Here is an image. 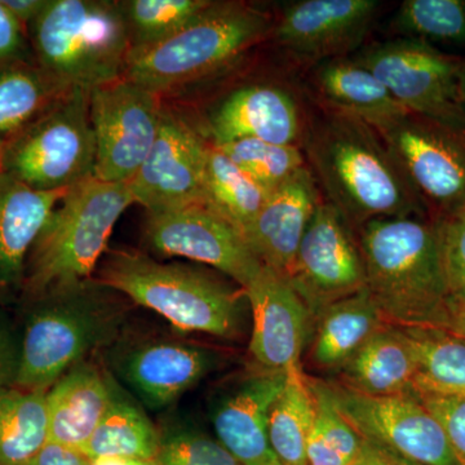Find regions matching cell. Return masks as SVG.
Segmentation results:
<instances>
[{
	"label": "cell",
	"instance_id": "cell-15",
	"mask_svg": "<svg viewBox=\"0 0 465 465\" xmlns=\"http://www.w3.org/2000/svg\"><path fill=\"white\" fill-rule=\"evenodd\" d=\"M112 347V370L150 409L173 405L219 363L215 351L176 339L118 341Z\"/></svg>",
	"mask_w": 465,
	"mask_h": 465
},
{
	"label": "cell",
	"instance_id": "cell-45",
	"mask_svg": "<svg viewBox=\"0 0 465 465\" xmlns=\"http://www.w3.org/2000/svg\"><path fill=\"white\" fill-rule=\"evenodd\" d=\"M90 460V459H88ZM88 465H157L154 461L140 460V459L128 458H100L92 459Z\"/></svg>",
	"mask_w": 465,
	"mask_h": 465
},
{
	"label": "cell",
	"instance_id": "cell-1",
	"mask_svg": "<svg viewBox=\"0 0 465 465\" xmlns=\"http://www.w3.org/2000/svg\"><path fill=\"white\" fill-rule=\"evenodd\" d=\"M308 168L351 229L391 217H428L381 134L360 119L324 109L304 131Z\"/></svg>",
	"mask_w": 465,
	"mask_h": 465
},
{
	"label": "cell",
	"instance_id": "cell-21",
	"mask_svg": "<svg viewBox=\"0 0 465 465\" xmlns=\"http://www.w3.org/2000/svg\"><path fill=\"white\" fill-rule=\"evenodd\" d=\"M213 143L253 139L298 145L302 131L295 97L273 84H253L232 92L211 115Z\"/></svg>",
	"mask_w": 465,
	"mask_h": 465
},
{
	"label": "cell",
	"instance_id": "cell-17",
	"mask_svg": "<svg viewBox=\"0 0 465 465\" xmlns=\"http://www.w3.org/2000/svg\"><path fill=\"white\" fill-rule=\"evenodd\" d=\"M251 313L250 353L268 371L304 374L302 354L314 317L284 275L262 268L244 289Z\"/></svg>",
	"mask_w": 465,
	"mask_h": 465
},
{
	"label": "cell",
	"instance_id": "cell-26",
	"mask_svg": "<svg viewBox=\"0 0 465 465\" xmlns=\"http://www.w3.org/2000/svg\"><path fill=\"white\" fill-rule=\"evenodd\" d=\"M385 322L369 291L327 305L314 321L311 358L322 371H341Z\"/></svg>",
	"mask_w": 465,
	"mask_h": 465
},
{
	"label": "cell",
	"instance_id": "cell-27",
	"mask_svg": "<svg viewBox=\"0 0 465 465\" xmlns=\"http://www.w3.org/2000/svg\"><path fill=\"white\" fill-rule=\"evenodd\" d=\"M70 90L36 61H0V143L35 121Z\"/></svg>",
	"mask_w": 465,
	"mask_h": 465
},
{
	"label": "cell",
	"instance_id": "cell-9",
	"mask_svg": "<svg viewBox=\"0 0 465 465\" xmlns=\"http://www.w3.org/2000/svg\"><path fill=\"white\" fill-rule=\"evenodd\" d=\"M430 219L465 208V131L407 114L378 131Z\"/></svg>",
	"mask_w": 465,
	"mask_h": 465
},
{
	"label": "cell",
	"instance_id": "cell-3",
	"mask_svg": "<svg viewBox=\"0 0 465 465\" xmlns=\"http://www.w3.org/2000/svg\"><path fill=\"white\" fill-rule=\"evenodd\" d=\"M357 232L366 290L385 322L401 329L442 330L450 298L439 222L391 217L367 223Z\"/></svg>",
	"mask_w": 465,
	"mask_h": 465
},
{
	"label": "cell",
	"instance_id": "cell-12",
	"mask_svg": "<svg viewBox=\"0 0 465 465\" xmlns=\"http://www.w3.org/2000/svg\"><path fill=\"white\" fill-rule=\"evenodd\" d=\"M333 403L362 439L374 440L420 465H460L439 421L415 391L366 396L341 382H327Z\"/></svg>",
	"mask_w": 465,
	"mask_h": 465
},
{
	"label": "cell",
	"instance_id": "cell-36",
	"mask_svg": "<svg viewBox=\"0 0 465 465\" xmlns=\"http://www.w3.org/2000/svg\"><path fill=\"white\" fill-rule=\"evenodd\" d=\"M157 465H240L217 440L194 430H177L162 436Z\"/></svg>",
	"mask_w": 465,
	"mask_h": 465
},
{
	"label": "cell",
	"instance_id": "cell-34",
	"mask_svg": "<svg viewBox=\"0 0 465 465\" xmlns=\"http://www.w3.org/2000/svg\"><path fill=\"white\" fill-rule=\"evenodd\" d=\"M403 39L442 45H464L465 0H406L393 24Z\"/></svg>",
	"mask_w": 465,
	"mask_h": 465
},
{
	"label": "cell",
	"instance_id": "cell-23",
	"mask_svg": "<svg viewBox=\"0 0 465 465\" xmlns=\"http://www.w3.org/2000/svg\"><path fill=\"white\" fill-rule=\"evenodd\" d=\"M113 378L84 361L45 391L48 442L82 452L112 400Z\"/></svg>",
	"mask_w": 465,
	"mask_h": 465
},
{
	"label": "cell",
	"instance_id": "cell-25",
	"mask_svg": "<svg viewBox=\"0 0 465 465\" xmlns=\"http://www.w3.org/2000/svg\"><path fill=\"white\" fill-rule=\"evenodd\" d=\"M341 385L366 396H393L414 391L418 362L401 327L384 324L349 360Z\"/></svg>",
	"mask_w": 465,
	"mask_h": 465
},
{
	"label": "cell",
	"instance_id": "cell-44",
	"mask_svg": "<svg viewBox=\"0 0 465 465\" xmlns=\"http://www.w3.org/2000/svg\"><path fill=\"white\" fill-rule=\"evenodd\" d=\"M442 330L465 341V305L450 302L448 320Z\"/></svg>",
	"mask_w": 465,
	"mask_h": 465
},
{
	"label": "cell",
	"instance_id": "cell-14",
	"mask_svg": "<svg viewBox=\"0 0 465 465\" xmlns=\"http://www.w3.org/2000/svg\"><path fill=\"white\" fill-rule=\"evenodd\" d=\"M145 240L162 255L213 266L242 289L264 268L243 235L203 203L148 213Z\"/></svg>",
	"mask_w": 465,
	"mask_h": 465
},
{
	"label": "cell",
	"instance_id": "cell-8",
	"mask_svg": "<svg viewBox=\"0 0 465 465\" xmlns=\"http://www.w3.org/2000/svg\"><path fill=\"white\" fill-rule=\"evenodd\" d=\"M91 92L72 88L25 128L0 143V173L39 192L65 191L94 176Z\"/></svg>",
	"mask_w": 465,
	"mask_h": 465
},
{
	"label": "cell",
	"instance_id": "cell-13",
	"mask_svg": "<svg viewBox=\"0 0 465 465\" xmlns=\"http://www.w3.org/2000/svg\"><path fill=\"white\" fill-rule=\"evenodd\" d=\"M314 321L327 305L366 289L365 265L351 226L321 201L286 275Z\"/></svg>",
	"mask_w": 465,
	"mask_h": 465
},
{
	"label": "cell",
	"instance_id": "cell-29",
	"mask_svg": "<svg viewBox=\"0 0 465 465\" xmlns=\"http://www.w3.org/2000/svg\"><path fill=\"white\" fill-rule=\"evenodd\" d=\"M269 194L235 166L215 143L208 142L203 204L246 237Z\"/></svg>",
	"mask_w": 465,
	"mask_h": 465
},
{
	"label": "cell",
	"instance_id": "cell-18",
	"mask_svg": "<svg viewBox=\"0 0 465 465\" xmlns=\"http://www.w3.org/2000/svg\"><path fill=\"white\" fill-rule=\"evenodd\" d=\"M379 5L376 0H300L283 9L272 34L298 56L341 57L365 38Z\"/></svg>",
	"mask_w": 465,
	"mask_h": 465
},
{
	"label": "cell",
	"instance_id": "cell-19",
	"mask_svg": "<svg viewBox=\"0 0 465 465\" xmlns=\"http://www.w3.org/2000/svg\"><path fill=\"white\" fill-rule=\"evenodd\" d=\"M286 374L264 371L249 376L222 397L213 410L217 440L240 465H281L269 442V412Z\"/></svg>",
	"mask_w": 465,
	"mask_h": 465
},
{
	"label": "cell",
	"instance_id": "cell-37",
	"mask_svg": "<svg viewBox=\"0 0 465 465\" xmlns=\"http://www.w3.org/2000/svg\"><path fill=\"white\" fill-rule=\"evenodd\" d=\"M450 302L465 305V211L437 220Z\"/></svg>",
	"mask_w": 465,
	"mask_h": 465
},
{
	"label": "cell",
	"instance_id": "cell-41",
	"mask_svg": "<svg viewBox=\"0 0 465 465\" xmlns=\"http://www.w3.org/2000/svg\"><path fill=\"white\" fill-rule=\"evenodd\" d=\"M90 460L76 450L47 442L26 465H88Z\"/></svg>",
	"mask_w": 465,
	"mask_h": 465
},
{
	"label": "cell",
	"instance_id": "cell-7",
	"mask_svg": "<svg viewBox=\"0 0 465 465\" xmlns=\"http://www.w3.org/2000/svg\"><path fill=\"white\" fill-rule=\"evenodd\" d=\"M273 29L265 12L243 2H213L167 41L131 51L124 78L162 94L232 65Z\"/></svg>",
	"mask_w": 465,
	"mask_h": 465
},
{
	"label": "cell",
	"instance_id": "cell-30",
	"mask_svg": "<svg viewBox=\"0 0 465 465\" xmlns=\"http://www.w3.org/2000/svg\"><path fill=\"white\" fill-rule=\"evenodd\" d=\"M47 442L45 391H0V465H26Z\"/></svg>",
	"mask_w": 465,
	"mask_h": 465
},
{
	"label": "cell",
	"instance_id": "cell-28",
	"mask_svg": "<svg viewBox=\"0 0 465 465\" xmlns=\"http://www.w3.org/2000/svg\"><path fill=\"white\" fill-rule=\"evenodd\" d=\"M161 433L145 411L113 381L112 400L82 454L85 458H128L154 461Z\"/></svg>",
	"mask_w": 465,
	"mask_h": 465
},
{
	"label": "cell",
	"instance_id": "cell-38",
	"mask_svg": "<svg viewBox=\"0 0 465 465\" xmlns=\"http://www.w3.org/2000/svg\"><path fill=\"white\" fill-rule=\"evenodd\" d=\"M425 409L439 421L450 448L460 465H465V399L433 393V391H415Z\"/></svg>",
	"mask_w": 465,
	"mask_h": 465
},
{
	"label": "cell",
	"instance_id": "cell-42",
	"mask_svg": "<svg viewBox=\"0 0 465 465\" xmlns=\"http://www.w3.org/2000/svg\"><path fill=\"white\" fill-rule=\"evenodd\" d=\"M357 465H420L401 457L374 440L362 439V452Z\"/></svg>",
	"mask_w": 465,
	"mask_h": 465
},
{
	"label": "cell",
	"instance_id": "cell-40",
	"mask_svg": "<svg viewBox=\"0 0 465 465\" xmlns=\"http://www.w3.org/2000/svg\"><path fill=\"white\" fill-rule=\"evenodd\" d=\"M25 27L8 11L0 0V61L26 58Z\"/></svg>",
	"mask_w": 465,
	"mask_h": 465
},
{
	"label": "cell",
	"instance_id": "cell-6",
	"mask_svg": "<svg viewBox=\"0 0 465 465\" xmlns=\"http://www.w3.org/2000/svg\"><path fill=\"white\" fill-rule=\"evenodd\" d=\"M134 203L128 183L94 176L70 188L33 244L20 299L91 278L116 222Z\"/></svg>",
	"mask_w": 465,
	"mask_h": 465
},
{
	"label": "cell",
	"instance_id": "cell-5",
	"mask_svg": "<svg viewBox=\"0 0 465 465\" xmlns=\"http://www.w3.org/2000/svg\"><path fill=\"white\" fill-rule=\"evenodd\" d=\"M27 29L36 63L69 87L92 92L124 78L131 41L121 2L48 0Z\"/></svg>",
	"mask_w": 465,
	"mask_h": 465
},
{
	"label": "cell",
	"instance_id": "cell-33",
	"mask_svg": "<svg viewBox=\"0 0 465 465\" xmlns=\"http://www.w3.org/2000/svg\"><path fill=\"white\" fill-rule=\"evenodd\" d=\"M213 3L211 0L121 2L130 33L131 51L145 50L167 41L191 25Z\"/></svg>",
	"mask_w": 465,
	"mask_h": 465
},
{
	"label": "cell",
	"instance_id": "cell-20",
	"mask_svg": "<svg viewBox=\"0 0 465 465\" xmlns=\"http://www.w3.org/2000/svg\"><path fill=\"white\" fill-rule=\"evenodd\" d=\"M320 188L308 166L269 194L246 242L262 265L289 274L314 211L321 203Z\"/></svg>",
	"mask_w": 465,
	"mask_h": 465
},
{
	"label": "cell",
	"instance_id": "cell-4",
	"mask_svg": "<svg viewBox=\"0 0 465 465\" xmlns=\"http://www.w3.org/2000/svg\"><path fill=\"white\" fill-rule=\"evenodd\" d=\"M99 280L124 298L166 318L183 332L234 339L242 332L246 291L207 269L159 262L137 251L109 252Z\"/></svg>",
	"mask_w": 465,
	"mask_h": 465
},
{
	"label": "cell",
	"instance_id": "cell-39",
	"mask_svg": "<svg viewBox=\"0 0 465 465\" xmlns=\"http://www.w3.org/2000/svg\"><path fill=\"white\" fill-rule=\"evenodd\" d=\"M21 330L0 308V391L15 387L20 370Z\"/></svg>",
	"mask_w": 465,
	"mask_h": 465
},
{
	"label": "cell",
	"instance_id": "cell-24",
	"mask_svg": "<svg viewBox=\"0 0 465 465\" xmlns=\"http://www.w3.org/2000/svg\"><path fill=\"white\" fill-rule=\"evenodd\" d=\"M312 82L326 109L360 119L376 131L409 113L356 58L322 61Z\"/></svg>",
	"mask_w": 465,
	"mask_h": 465
},
{
	"label": "cell",
	"instance_id": "cell-31",
	"mask_svg": "<svg viewBox=\"0 0 465 465\" xmlns=\"http://www.w3.org/2000/svg\"><path fill=\"white\" fill-rule=\"evenodd\" d=\"M313 393L308 376H286L269 412V442L281 465H308L307 446L314 425Z\"/></svg>",
	"mask_w": 465,
	"mask_h": 465
},
{
	"label": "cell",
	"instance_id": "cell-46",
	"mask_svg": "<svg viewBox=\"0 0 465 465\" xmlns=\"http://www.w3.org/2000/svg\"><path fill=\"white\" fill-rule=\"evenodd\" d=\"M460 82H461V94H463L464 103H465V60H463V66H461Z\"/></svg>",
	"mask_w": 465,
	"mask_h": 465
},
{
	"label": "cell",
	"instance_id": "cell-22",
	"mask_svg": "<svg viewBox=\"0 0 465 465\" xmlns=\"http://www.w3.org/2000/svg\"><path fill=\"white\" fill-rule=\"evenodd\" d=\"M67 191H35L0 173V302L23 292L33 244Z\"/></svg>",
	"mask_w": 465,
	"mask_h": 465
},
{
	"label": "cell",
	"instance_id": "cell-10",
	"mask_svg": "<svg viewBox=\"0 0 465 465\" xmlns=\"http://www.w3.org/2000/svg\"><path fill=\"white\" fill-rule=\"evenodd\" d=\"M406 112L465 131L463 60L412 39L374 45L354 57Z\"/></svg>",
	"mask_w": 465,
	"mask_h": 465
},
{
	"label": "cell",
	"instance_id": "cell-47",
	"mask_svg": "<svg viewBox=\"0 0 465 465\" xmlns=\"http://www.w3.org/2000/svg\"><path fill=\"white\" fill-rule=\"evenodd\" d=\"M463 210L465 211V208H463Z\"/></svg>",
	"mask_w": 465,
	"mask_h": 465
},
{
	"label": "cell",
	"instance_id": "cell-43",
	"mask_svg": "<svg viewBox=\"0 0 465 465\" xmlns=\"http://www.w3.org/2000/svg\"><path fill=\"white\" fill-rule=\"evenodd\" d=\"M3 5L25 29L42 14L48 0H2Z\"/></svg>",
	"mask_w": 465,
	"mask_h": 465
},
{
	"label": "cell",
	"instance_id": "cell-35",
	"mask_svg": "<svg viewBox=\"0 0 465 465\" xmlns=\"http://www.w3.org/2000/svg\"><path fill=\"white\" fill-rule=\"evenodd\" d=\"M215 145L268 193L274 192L308 166L304 152L299 145H277L253 139Z\"/></svg>",
	"mask_w": 465,
	"mask_h": 465
},
{
	"label": "cell",
	"instance_id": "cell-11",
	"mask_svg": "<svg viewBox=\"0 0 465 465\" xmlns=\"http://www.w3.org/2000/svg\"><path fill=\"white\" fill-rule=\"evenodd\" d=\"M163 110L159 94L125 78L92 91L94 177L130 183L154 146Z\"/></svg>",
	"mask_w": 465,
	"mask_h": 465
},
{
	"label": "cell",
	"instance_id": "cell-16",
	"mask_svg": "<svg viewBox=\"0 0 465 465\" xmlns=\"http://www.w3.org/2000/svg\"><path fill=\"white\" fill-rule=\"evenodd\" d=\"M208 142L173 112L163 110L157 140L128 183L146 213L203 203Z\"/></svg>",
	"mask_w": 465,
	"mask_h": 465
},
{
	"label": "cell",
	"instance_id": "cell-32",
	"mask_svg": "<svg viewBox=\"0 0 465 465\" xmlns=\"http://www.w3.org/2000/svg\"><path fill=\"white\" fill-rule=\"evenodd\" d=\"M409 338L418 374L414 391L465 399V341L443 330L402 329Z\"/></svg>",
	"mask_w": 465,
	"mask_h": 465
},
{
	"label": "cell",
	"instance_id": "cell-2",
	"mask_svg": "<svg viewBox=\"0 0 465 465\" xmlns=\"http://www.w3.org/2000/svg\"><path fill=\"white\" fill-rule=\"evenodd\" d=\"M24 302L20 370L15 387L47 391L72 367L119 341L127 298L99 278L57 284Z\"/></svg>",
	"mask_w": 465,
	"mask_h": 465
}]
</instances>
